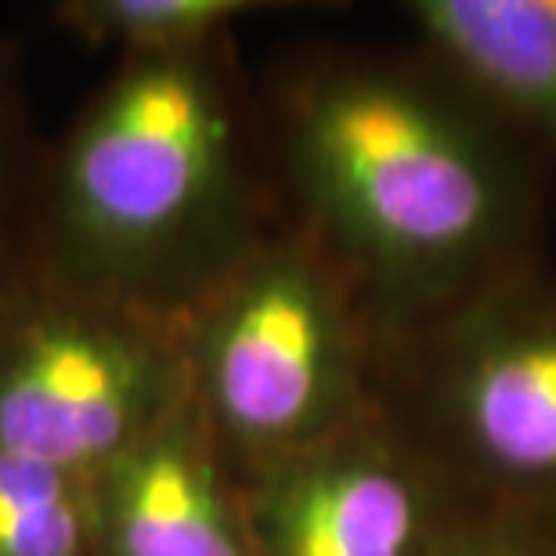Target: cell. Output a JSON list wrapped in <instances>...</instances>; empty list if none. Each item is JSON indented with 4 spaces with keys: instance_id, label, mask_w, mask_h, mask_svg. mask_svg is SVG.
<instances>
[{
    "instance_id": "obj_1",
    "label": "cell",
    "mask_w": 556,
    "mask_h": 556,
    "mask_svg": "<svg viewBox=\"0 0 556 556\" xmlns=\"http://www.w3.org/2000/svg\"><path fill=\"white\" fill-rule=\"evenodd\" d=\"M470 94L383 59L282 76L271 152L296 225L348 275L376 351L520 271L528 185Z\"/></svg>"
},
{
    "instance_id": "obj_2",
    "label": "cell",
    "mask_w": 556,
    "mask_h": 556,
    "mask_svg": "<svg viewBox=\"0 0 556 556\" xmlns=\"http://www.w3.org/2000/svg\"><path fill=\"white\" fill-rule=\"evenodd\" d=\"M231 40L116 59L48 144L37 275L185 321L268 236Z\"/></svg>"
},
{
    "instance_id": "obj_3",
    "label": "cell",
    "mask_w": 556,
    "mask_h": 556,
    "mask_svg": "<svg viewBox=\"0 0 556 556\" xmlns=\"http://www.w3.org/2000/svg\"><path fill=\"white\" fill-rule=\"evenodd\" d=\"M188 394L239 477L380 408L358 293L304 228H271L185 318Z\"/></svg>"
},
{
    "instance_id": "obj_4",
    "label": "cell",
    "mask_w": 556,
    "mask_h": 556,
    "mask_svg": "<svg viewBox=\"0 0 556 556\" xmlns=\"http://www.w3.org/2000/svg\"><path fill=\"white\" fill-rule=\"evenodd\" d=\"M408 340L397 427L470 503L556 525V289L517 271Z\"/></svg>"
},
{
    "instance_id": "obj_5",
    "label": "cell",
    "mask_w": 556,
    "mask_h": 556,
    "mask_svg": "<svg viewBox=\"0 0 556 556\" xmlns=\"http://www.w3.org/2000/svg\"><path fill=\"white\" fill-rule=\"evenodd\" d=\"M188 397L185 321L33 275L0 304V448L91 477Z\"/></svg>"
},
{
    "instance_id": "obj_6",
    "label": "cell",
    "mask_w": 556,
    "mask_h": 556,
    "mask_svg": "<svg viewBox=\"0 0 556 556\" xmlns=\"http://www.w3.org/2000/svg\"><path fill=\"white\" fill-rule=\"evenodd\" d=\"M239 481L257 556H438L470 509L383 402L351 430Z\"/></svg>"
},
{
    "instance_id": "obj_7",
    "label": "cell",
    "mask_w": 556,
    "mask_h": 556,
    "mask_svg": "<svg viewBox=\"0 0 556 556\" xmlns=\"http://www.w3.org/2000/svg\"><path fill=\"white\" fill-rule=\"evenodd\" d=\"M87 488L94 556H257L242 481L192 394Z\"/></svg>"
},
{
    "instance_id": "obj_8",
    "label": "cell",
    "mask_w": 556,
    "mask_h": 556,
    "mask_svg": "<svg viewBox=\"0 0 556 556\" xmlns=\"http://www.w3.org/2000/svg\"><path fill=\"white\" fill-rule=\"evenodd\" d=\"M405 15L463 94L556 152V0H413Z\"/></svg>"
},
{
    "instance_id": "obj_9",
    "label": "cell",
    "mask_w": 556,
    "mask_h": 556,
    "mask_svg": "<svg viewBox=\"0 0 556 556\" xmlns=\"http://www.w3.org/2000/svg\"><path fill=\"white\" fill-rule=\"evenodd\" d=\"M282 4L261 0H59L48 4V22L91 51L135 54L192 51L228 40L236 22L268 15Z\"/></svg>"
},
{
    "instance_id": "obj_10",
    "label": "cell",
    "mask_w": 556,
    "mask_h": 556,
    "mask_svg": "<svg viewBox=\"0 0 556 556\" xmlns=\"http://www.w3.org/2000/svg\"><path fill=\"white\" fill-rule=\"evenodd\" d=\"M48 144L37 135L26 43L0 33V304L37 275V214Z\"/></svg>"
},
{
    "instance_id": "obj_11",
    "label": "cell",
    "mask_w": 556,
    "mask_h": 556,
    "mask_svg": "<svg viewBox=\"0 0 556 556\" xmlns=\"http://www.w3.org/2000/svg\"><path fill=\"white\" fill-rule=\"evenodd\" d=\"M0 556H94L87 477L0 448Z\"/></svg>"
},
{
    "instance_id": "obj_12",
    "label": "cell",
    "mask_w": 556,
    "mask_h": 556,
    "mask_svg": "<svg viewBox=\"0 0 556 556\" xmlns=\"http://www.w3.org/2000/svg\"><path fill=\"white\" fill-rule=\"evenodd\" d=\"M438 556H556V525L470 503L441 542Z\"/></svg>"
}]
</instances>
